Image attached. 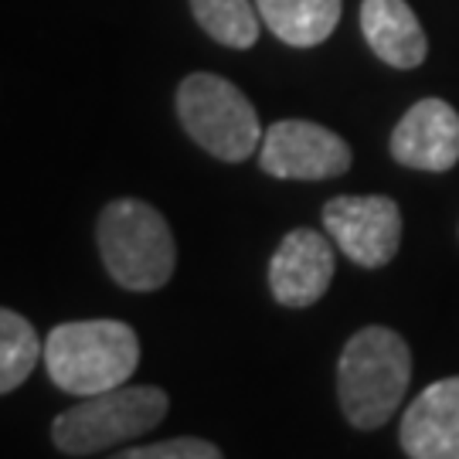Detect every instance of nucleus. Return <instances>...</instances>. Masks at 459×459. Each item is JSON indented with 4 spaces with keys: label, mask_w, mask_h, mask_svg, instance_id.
<instances>
[{
    "label": "nucleus",
    "mask_w": 459,
    "mask_h": 459,
    "mask_svg": "<svg viewBox=\"0 0 459 459\" xmlns=\"http://www.w3.org/2000/svg\"><path fill=\"white\" fill-rule=\"evenodd\" d=\"M411 381V351L392 327H361L337 361V402L354 429H381Z\"/></svg>",
    "instance_id": "f257e3e1"
},
{
    "label": "nucleus",
    "mask_w": 459,
    "mask_h": 459,
    "mask_svg": "<svg viewBox=\"0 0 459 459\" xmlns=\"http://www.w3.org/2000/svg\"><path fill=\"white\" fill-rule=\"evenodd\" d=\"M140 364V337L123 320H68L45 341V371L68 394H102L126 385Z\"/></svg>",
    "instance_id": "f03ea898"
},
{
    "label": "nucleus",
    "mask_w": 459,
    "mask_h": 459,
    "mask_svg": "<svg viewBox=\"0 0 459 459\" xmlns=\"http://www.w3.org/2000/svg\"><path fill=\"white\" fill-rule=\"evenodd\" d=\"M96 246L106 273L130 293H153L167 286L178 265V246L167 218L140 197H119L102 208Z\"/></svg>",
    "instance_id": "7ed1b4c3"
},
{
    "label": "nucleus",
    "mask_w": 459,
    "mask_h": 459,
    "mask_svg": "<svg viewBox=\"0 0 459 459\" xmlns=\"http://www.w3.org/2000/svg\"><path fill=\"white\" fill-rule=\"evenodd\" d=\"M170 398L157 385H119L102 394H89L75 409L55 415L51 443L68 456H92L119 443L147 436L164 422Z\"/></svg>",
    "instance_id": "20e7f679"
},
{
    "label": "nucleus",
    "mask_w": 459,
    "mask_h": 459,
    "mask_svg": "<svg viewBox=\"0 0 459 459\" xmlns=\"http://www.w3.org/2000/svg\"><path fill=\"white\" fill-rule=\"evenodd\" d=\"M178 119L197 147L225 164L248 160L265 136L246 92L212 72H195L181 82Z\"/></svg>",
    "instance_id": "39448f33"
},
{
    "label": "nucleus",
    "mask_w": 459,
    "mask_h": 459,
    "mask_svg": "<svg viewBox=\"0 0 459 459\" xmlns=\"http://www.w3.org/2000/svg\"><path fill=\"white\" fill-rule=\"evenodd\" d=\"M324 229L351 263L381 269L402 242V212L385 195H341L324 204Z\"/></svg>",
    "instance_id": "423d86ee"
},
{
    "label": "nucleus",
    "mask_w": 459,
    "mask_h": 459,
    "mask_svg": "<svg viewBox=\"0 0 459 459\" xmlns=\"http://www.w3.org/2000/svg\"><path fill=\"white\" fill-rule=\"evenodd\" d=\"M259 167L279 181H327L351 170V147L310 119H279L263 136Z\"/></svg>",
    "instance_id": "0eeeda50"
},
{
    "label": "nucleus",
    "mask_w": 459,
    "mask_h": 459,
    "mask_svg": "<svg viewBox=\"0 0 459 459\" xmlns=\"http://www.w3.org/2000/svg\"><path fill=\"white\" fill-rule=\"evenodd\" d=\"M333 238L313 229H293L269 259V290L279 307L303 310L330 290Z\"/></svg>",
    "instance_id": "6e6552de"
},
{
    "label": "nucleus",
    "mask_w": 459,
    "mask_h": 459,
    "mask_svg": "<svg viewBox=\"0 0 459 459\" xmlns=\"http://www.w3.org/2000/svg\"><path fill=\"white\" fill-rule=\"evenodd\" d=\"M392 157L402 167L443 174L459 164V113L446 99H419L392 133Z\"/></svg>",
    "instance_id": "1a4fd4ad"
},
{
    "label": "nucleus",
    "mask_w": 459,
    "mask_h": 459,
    "mask_svg": "<svg viewBox=\"0 0 459 459\" xmlns=\"http://www.w3.org/2000/svg\"><path fill=\"white\" fill-rule=\"evenodd\" d=\"M398 439L409 459H459V377L422 388L402 415Z\"/></svg>",
    "instance_id": "9d476101"
},
{
    "label": "nucleus",
    "mask_w": 459,
    "mask_h": 459,
    "mask_svg": "<svg viewBox=\"0 0 459 459\" xmlns=\"http://www.w3.org/2000/svg\"><path fill=\"white\" fill-rule=\"evenodd\" d=\"M361 31L385 65L415 68L426 62L429 38L405 0H361Z\"/></svg>",
    "instance_id": "9b49d317"
},
{
    "label": "nucleus",
    "mask_w": 459,
    "mask_h": 459,
    "mask_svg": "<svg viewBox=\"0 0 459 459\" xmlns=\"http://www.w3.org/2000/svg\"><path fill=\"white\" fill-rule=\"evenodd\" d=\"M255 4L265 28L282 45L293 48H313L327 41L344 11V0H255Z\"/></svg>",
    "instance_id": "f8f14e48"
},
{
    "label": "nucleus",
    "mask_w": 459,
    "mask_h": 459,
    "mask_svg": "<svg viewBox=\"0 0 459 459\" xmlns=\"http://www.w3.org/2000/svg\"><path fill=\"white\" fill-rule=\"evenodd\" d=\"M45 347L38 341V330L14 313L11 307L0 310V392L11 394L21 388L38 368Z\"/></svg>",
    "instance_id": "ddd939ff"
},
{
    "label": "nucleus",
    "mask_w": 459,
    "mask_h": 459,
    "mask_svg": "<svg viewBox=\"0 0 459 459\" xmlns=\"http://www.w3.org/2000/svg\"><path fill=\"white\" fill-rule=\"evenodd\" d=\"M195 21L225 48H252L259 41V14L252 0H191Z\"/></svg>",
    "instance_id": "4468645a"
},
{
    "label": "nucleus",
    "mask_w": 459,
    "mask_h": 459,
    "mask_svg": "<svg viewBox=\"0 0 459 459\" xmlns=\"http://www.w3.org/2000/svg\"><path fill=\"white\" fill-rule=\"evenodd\" d=\"M109 459H225V453L208 439L181 436V439H164V443H147L123 449Z\"/></svg>",
    "instance_id": "2eb2a0df"
}]
</instances>
